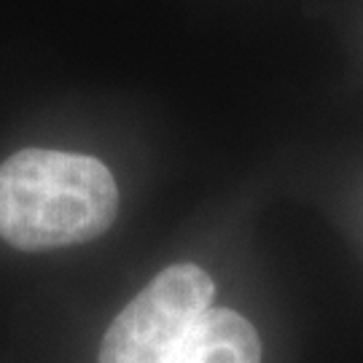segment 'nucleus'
Returning a JSON list of instances; mask_svg holds the SVG:
<instances>
[{"instance_id": "f257e3e1", "label": "nucleus", "mask_w": 363, "mask_h": 363, "mask_svg": "<svg viewBox=\"0 0 363 363\" xmlns=\"http://www.w3.org/2000/svg\"><path fill=\"white\" fill-rule=\"evenodd\" d=\"M118 213V186L100 159L25 148L0 164V237L38 253L105 234Z\"/></svg>"}, {"instance_id": "f03ea898", "label": "nucleus", "mask_w": 363, "mask_h": 363, "mask_svg": "<svg viewBox=\"0 0 363 363\" xmlns=\"http://www.w3.org/2000/svg\"><path fill=\"white\" fill-rule=\"evenodd\" d=\"M213 294V277L202 267H167L108 325L100 363H169L196 320L210 310Z\"/></svg>"}, {"instance_id": "7ed1b4c3", "label": "nucleus", "mask_w": 363, "mask_h": 363, "mask_svg": "<svg viewBox=\"0 0 363 363\" xmlns=\"http://www.w3.org/2000/svg\"><path fill=\"white\" fill-rule=\"evenodd\" d=\"M169 363H261V339L240 312L210 307Z\"/></svg>"}]
</instances>
